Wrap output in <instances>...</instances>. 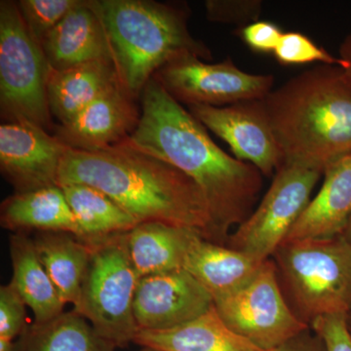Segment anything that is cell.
Wrapping results in <instances>:
<instances>
[{"instance_id":"cell-1","label":"cell","mask_w":351,"mask_h":351,"mask_svg":"<svg viewBox=\"0 0 351 351\" xmlns=\"http://www.w3.org/2000/svg\"><path fill=\"white\" fill-rule=\"evenodd\" d=\"M140 98V121L129 141L197 184L209 208L213 242L226 245L230 230L255 210L263 189L262 173L215 144L206 128L156 78L145 85Z\"/></svg>"},{"instance_id":"cell-2","label":"cell","mask_w":351,"mask_h":351,"mask_svg":"<svg viewBox=\"0 0 351 351\" xmlns=\"http://www.w3.org/2000/svg\"><path fill=\"white\" fill-rule=\"evenodd\" d=\"M83 184L100 189L137 219L198 230L213 242L209 208L191 178L170 163L131 144L127 138L100 151L69 149L58 186Z\"/></svg>"},{"instance_id":"cell-3","label":"cell","mask_w":351,"mask_h":351,"mask_svg":"<svg viewBox=\"0 0 351 351\" xmlns=\"http://www.w3.org/2000/svg\"><path fill=\"white\" fill-rule=\"evenodd\" d=\"M283 164L320 171L351 154V85L339 66L321 64L263 99Z\"/></svg>"},{"instance_id":"cell-4","label":"cell","mask_w":351,"mask_h":351,"mask_svg":"<svg viewBox=\"0 0 351 351\" xmlns=\"http://www.w3.org/2000/svg\"><path fill=\"white\" fill-rule=\"evenodd\" d=\"M105 27L120 83L140 98L159 69L176 57L211 60V50L189 31V10L152 0H90Z\"/></svg>"},{"instance_id":"cell-5","label":"cell","mask_w":351,"mask_h":351,"mask_svg":"<svg viewBox=\"0 0 351 351\" xmlns=\"http://www.w3.org/2000/svg\"><path fill=\"white\" fill-rule=\"evenodd\" d=\"M270 260L286 302L307 326L351 313V244L343 235L284 241Z\"/></svg>"},{"instance_id":"cell-6","label":"cell","mask_w":351,"mask_h":351,"mask_svg":"<svg viewBox=\"0 0 351 351\" xmlns=\"http://www.w3.org/2000/svg\"><path fill=\"white\" fill-rule=\"evenodd\" d=\"M84 241L91 256L73 309L103 338L125 348L138 331L134 300L140 279L129 253L128 232Z\"/></svg>"},{"instance_id":"cell-7","label":"cell","mask_w":351,"mask_h":351,"mask_svg":"<svg viewBox=\"0 0 351 351\" xmlns=\"http://www.w3.org/2000/svg\"><path fill=\"white\" fill-rule=\"evenodd\" d=\"M51 68L27 29L17 2L0 1V112L3 122L54 130L48 105Z\"/></svg>"},{"instance_id":"cell-8","label":"cell","mask_w":351,"mask_h":351,"mask_svg":"<svg viewBox=\"0 0 351 351\" xmlns=\"http://www.w3.org/2000/svg\"><path fill=\"white\" fill-rule=\"evenodd\" d=\"M322 176L318 170L283 164L253 213L230 233L226 246L260 262L269 260L306 209Z\"/></svg>"},{"instance_id":"cell-9","label":"cell","mask_w":351,"mask_h":351,"mask_svg":"<svg viewBox=\"0 0 351 351\" xmlns=\"http://www.w3.org/2000/svg\"><path fill=\"white\" fill-rule=\"evenodd\" d=\"M214 306L233 332L263 351L274 350L311 328L289 306L270 258L243 287L215 299Z\"/></svg>"},{"instance_id":"cell-10","label":"cell","mask_w":351,"mask_h":351,"mask_svg":"<svg viewBox=\"0 0 351 351\" xmlns=\"http://www.w3.org/2000/svg\"><path fill=\"white\" fill-rule=\"evenodd\" d=\"M154 78L181 105L225 107L241 101L263 100L272 91L271 75L245 73L228 58L205 63L193 54H182L157 71Z\"/></svg>"},{"instance_id":"cell-11","label":"cell","mask_w":351,"mask_h":351,"mask_svg":"<svg viewBox=\"0 0 351 351\" xmlns=\"http://www.w3.org/2000/svg\"><path fill=\"white\" fill-rule=\"evenodd\" d=\"M189 112L205 128L225 141L235 158L255 166L263 177H272L283 165V156L263 100L225 107L191 106Z\"/></svg>"},{"instance_id":"cell-12","label":"cell","mask_w":351,"mask_h":351,"mask_svg":"<svg viewBox=\"0 0 351 351\" xmlns=\"http://www.w3.org/2000/svg\"><path fill=\"white\" fill-rule=\"evenodd\" d=\"M213 306L211 294L181 269L141 277L134 316L138 331H164L195 320Z\"/></svg>"},{"instance_id":"cell-13","label":"cell","mask_w":351,"mask_h":351,"mask_svg":"<svg viewBox=\"0 0 351 351\" xmlns=\"http://www.w3.org/2000/svg\"><path fill=\"white\" fill-rule=\"evenodd\" d=\"M69 147L29 122L0 125V170L16 193L58 186L60 166Z\"/></svg>"},{"instance_id":"cell-14","label":"cell","mask_w":351,"mask_h":351,"mask_svg":"<svg viewBox=\"0 0 351 351\" xmlns=\"http://www.w3.org/2000/svg\"><path fill=\"white\" fill-rule=\"evenodd\" d=\"M137 98L115 85L92 101L66 124L55 125L54 136L77 151H100L125 140L137 128L141 107Z\"/></svg>"},{"instance_id":"cell-15","label":"cell","mask_w":351,"mask_h":351,"mask_svg":"<svg viewBox=\"0 0 351 351\" xmlns=\"http://www.w3.org/2000/svg\"><path fill=\"white\" fill-rule=\"evenodd\" d=\"M41 47L53 71L112 60L105 27L90 0H82L69 11L44 39Z\"/></svg>"},{"instance_id":"cell-16","label":"cell","mask_w":351,"mask_h":351,"mask_svg":"<svg viewBox=\"0 0 351 351\" xmlns=\"http://www.w3.org/2000/svg\"><path fill=\"white\" fill-rule=\"evenodd\" d=\"M324 182L285 241L341 237L351 218V154L325 169Z\"/></svg>"},{"instance_id":"cell-17","label":"cell","mask_w":351,"mask_h":351,"mask_svg":"<svg viewBox=\"0 0 351 351\" xmlns=\"http://www.w3.org/2000/svg\"><path fill=\"white\" fill-rule=\"evenodd\" d=\"M203 237L193 228L162 221L138 223L128 232L129 253L138 278L184 269L193 245Z\"/></svg>"},{"instance_id":"cell-18","label":"cell","mask_w":351,"mask_h":351,"mask_svg":"<svg viewBox=\"0 0 351 351\" xmlns=\"http://www.w3.org/2000/svg\"><path fill=\"white\" fill-rule=\"evenodd\" d=\"M120 83L112 60L105 59L63 69H51L48 105L51 115L66 124L92 101Z\"/></svg>"},{"instance_id":"cell-19","label":"cell","mask_w":351,"mask_h":351,"mask_svg":"<svg viewBox=\"0 0 351 351\" xmlns=\"http://www.w3.org/2000/svg\"><path fill=\"white\" fill-rule=\"evenodd\" d=\"M0 223L14 233L68 232L82 237L80 228L60 186L16 193L2 201Z\"/></svg>"},{"instance_id":"cell-20","label":"cell","mask_w":351,"mask_h":351,"mask_svg":"<svg viewBox=\"0 0 351 351\" xmlns=\"http://www.w3.org/2000/svg\"><path fill=\"white\" fill-rule=\"evenodd\" d=\"M265 262L226 245L215 243L201 237L189 252L184 269L215 300L232 294L246 285Z\"/></svg>"},{"instance_id":"cell-21","label":"cell","mask_w":351,"mask_h":351,"mask_svg":"<svg viewBox=\"0 0 351 351\" xmlns=\"http://www.w3.org/2000/svg\"><path fill=\"white\" fill-rule=\"evenodd\" d=\"M134 343L160 351H263L233 332L215 306L173 329L138 331Z\"/></svg>"},{"instance_id":"cell-22","label":"cell","mask_w":351,"mask_h":351,"mask_svg":"<svg viewBox=\"0 0 351 351\" xmlns=\"http://www.w3.org/2000/svg\"><path fill=\"white\" fill-rule=\"evenodd\" d=\"M9 250L13 269L10 283L32 311L34 323L43 324L61 315L66 304L39 260L34 239L25 232L14 233Z\"/></svg>"},{"instance_id":"cell-23","label":"cell","mask_w":351,"mask_h":351,"mask_svg":"<svg viewBox=\"0 0 351 351\" xmlns=\"http://www.w3.org/2000/svg\"><path fill=\"white\" fill-rule=\"evenodd\" d=\"M34 246L64 304L75 307L89 267V245L68 232H36Z\"/></svg>"},{"instance_id":"cell-24","label":"cell","mask_w":351,"mask_h":351,"mask_svg":"<svg viewBox=\"0 0 351 351\" xmlns=\"http://www.w3.org/2000/svg\"><path fill=\"white\" fill-rule=\"evenodd\" d=\"M117 348L75 309L64 311L43 324L29 325L16 339V351H117Z\"/></svg>"},{"instance_id":"cell-25","label":"cell","mask_w":351,"mask_h":351,"mask_svg":"<svg viewBox=\"0 0 351 351\" xmlns=\"http://www.w3.org/2000/svg\"><path fill=\"white\" fill-rule=\"evenodd\" d=\"M69 208L82 240L131 232L138 221L100 189L83 184H63Z\"/></svg>"},{"instance_id":"cell-26","label":"cell","mask_w":351,"mask_h":351,"mask_svg":"<svg viewBox=\"0 0 351 351\" xmlns=\"http://www.w3.org/2000/svg\"><path fill=\"white\" fill-rule=\"evenodd\" d=\"M80 2L82 0H20L17 4L27 29L41 45L64 16Z\"/></svg>"},{"instance_id":"cell-27","label":"cell","mask_w":351,"mask_h":351,"mask_svg":"<svg viewBox=\"0 0 351 351\" xmlns=\"http://www.w3.org/2000/svg\"><path fill=\"white\" fill-rule=\"evenodd\" d=\"M274 54L277 61L284 66L311 63L343 66L339 58L331 56L326 50L301 32H284Z\"/></svg>"},{"instance_id":"cell-28","label":"cell","mask_w":351,"mask_h":351,"mask_svg":"<svg viewBox=\"0 0 351 351\" xmlns=\"http://www.w3.org/2000/svg\"><path fill=\"white\" fill-rule=\"evenodd\" d=\"M207 19L221 24L239 25V29L258 21L262 13L260 0H208Z\"/></svg>"},{"instance_id":"cell-29","label":"cell","mask_w":351,"mask_h":351,"mask_svg":"<svg viewBox=\"0 0 351 351\" xmlns=\"http://www.w3.org/2000/svg\"><path fill=\"white\" fill-rule=\"evenodd\" d=\"M27 304L12 284L0 287V338L16 341L29 327Z\"/></svg>"},{"instance_id":"cell-30","label":"cell","mask_w":351,"mask_h":351,"mask_svg":"<svg viewBox=\"0 0 351 351\" xmlns=\"http://www.w3.org/2000/svg\"><path fill=\"white\" fill-rule=\"evenodd\" d=\"M348 314H332L314 321L311 329L319 335L327 351H351Z\"/></svg>"},{"instance_id":"cell-31","label":"cell","mask_w":351,"mask_h":351,"mask_svg":"<svg viewBox=\"0 0 351 351\" xmlns=\"http://www.w3.org/2000/svg\"><path fill=\"white\" fill-rule=\"evenodd\" d=\"M284 32L274 23L257 21L237 29V34L254 52L274 53Z\"/></svg>"},{"instance_id":"cell-32","label":"cell","mask_w":351,"mask_h":351,"mask_svg":"<svg viewBox=\"0 0 351 351\" xmlns=\"http://www.w3.org/2000/svg\"><path fill=\"white\" fill-rule=\"evenodd\" d=\"M269 351H327L324 341L311 328Z\"/></svg>"},{"instance_id":"cell-33","label":"cell","mask_w":351,"mask_h":351,"mask_svg":"<svg viewBox=\"0 0 351 351\" xmlns=\"http://www.w3.org/2000/svg\"><path fill=\"white\" fill-rule=\"evenodd\" d=\"M339 59L343 62V73L351 85V34H348L339 47Z\"/></svg>"},{"instance_id":"cell-34","label":"cell","mask_w":351,"mask_h":351,"mask_svg":"<svg viewBox=\"0 0 351 351\" xmlns=\"http://www.w3.org/2000/svg\"><path fill=\"white\" fill-rule=\"evenodd\" d=\"M0 351H16V341L0 338Z\"/></svg>"},{"instance_id":"cell-35","label":"cell","mask_w":351,"mask_h":351,"mask_svg":"<svg viewBox=\"0 0 351 351\" xmlns=\"http://www.w3.org/2000/svg\"><path fill=\"white\" fill-rule=\"evenodd\" d=\"M343 237L351 244V218L346 226L345 232L343 233Z\"/></svg>"},{"instance_id":"cell-36","label":"cell","mask_w":351,"mask_h":351,"mask_svg":"<svg viewBox=\"0 0 351 351\" xmlns=\"http://www.w3.org/2000/svg\"><path fill=\"white\" fill-rule=\"evenodd\" d=\"M140 351H160L157 350L156 348H147V346H144V348H142Z\"/></svg>"},{"instance_id":"cell-37","label":"cell","mask_w":351,"mask_h":351,"mask_svg":"<svg viewBox=\"0 0 351 351\" xmlns=\"http://www.w3.org/2000/svg\"><path fill=\"white\" fill-rule=\"evenodd\" d=\"M348 328H350V332H351V313L348 314Z\"/></svg>"}]
</instances>
